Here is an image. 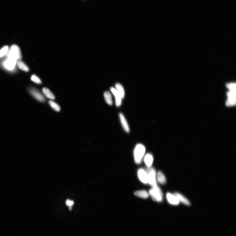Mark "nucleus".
Segmentation results:
<instances>
[{
	"mask_svg": "<svg viewBox=\"0 0 236 236\" xmlns=\"http://www.w3.org/2000/svg\"><path fill=\"white\" fill-rule=\"evenodd\" d=\"M134 194L139 197L146 199L148 197L149 194L145 190H141L135 192Z\"/></svg>",
	"mask_w": 236,
	"mask_h": 236,
	"instance_id": "15",
	"label": "nucleus"
},
{
	"mask_svg": "<svg viewBox=\"0 0 236 236\" xmlns=\"http://www.w3.org/2000/svg\"><path fill=\"white\" fill-rule=\"evenodd\" d=\"M174 194L176 197L180 202H181L183 204L188 205V206H189L190 205L189 201L182 194L178 193H176Z\"/></svg>",
	"mask_w": 236,
	"mask_h": 236,
	"instance_id": "12",
	"label": "nucleus"
},
{
	"mask_svg": "<svg viewBox=\"0 0 236 236\" xmlns=\"http://www.w3.org/2000/svg\"><path fill=\"white\" fill-rule=\"evenodd\" d=\"M156 178L157 182L160 184H165L166 182L165 176L161 171H159L157 172Z\"/></svg>",
	"mask_w": 236,
	"mask_h": 236,
	"instance_id": "13",
	"label": "nucleus"
},
{
	"mask_svg": "<svg viewBox=\"0 0 236 236\" xmlns=\"http://www.w3.org/2000/svg\"><path fill=\"white\" fill-rule=\"evenodd\" d=\"M42 91L44 94L45 95L46 97L52 100L55 99V97L53 94L48 89L46 88H44L42 89Z\"/></svg>",
	"mask_w": 236,
	"mask_h": 236,
	"instance_id": "17",
	"label": "nucleus"
},
{
	"mask_svg": "<svg viewBox=\"0 0 236 236\" xmlns=\"http://www.w3.org/2000/svg\"><path fill=\"white\" fill-rule=\"evenodd\" d=\"M153 161V157L152 155L150 154H146L144 158V162L146 166L148 167L151 166Z\"/></svg>",
	"mask_w": 236,
	"mask_h": 236,
	"instance_id": "14",
	"label": "nucleus"
},
{
	"mask_svg": "<svg viewBox=\"0 0 236 236\" xmlns=\"http://www.w3.org/2000/svg\"><path fill=\"white\" fill-rule=\"evenodd\" d=\"M49 104L50 106L51 107L54 109V110L56 111H60V107L59 105L56 103V102L50 100L49 101Z\"/></svg>",
	"mask_w": 236,
	"mask_h": 236,
	"instance_id": "20",
	"label": "nucleus"
},
{
	"mask_svg": "<svg viewBox=\"0 0 236 236\" xmlns=\"http://www.w3.org/2000/svg\"><path fill=\"white\" fill-rule=\"evenodd\" d=\"M119 116L122 126H123L124 130L127 132H129V128L127 122L124 115L121 113H119Z\"/></svg>",
	"mask_w": 236,
	"mask_h": 236,
	"instance_id": "11",
	"label": "nucleus"
},
{
	"mask_svg": "<svg viewBox=\"0 0 236 236\" xmlns=\"http://www.w3.org/2000/svg\"><path fill=\"white\" fill-rule=\"evenodd\" d=\"M115 86L117 90L121 95L122 99L125 96V91L123 86L119 84H116Z\"/></svg>",
	"mask_w": 236,
	"mask_h": 236,
	"instance_id": "19",
	"label": "nucleus"
},
{
	"mask_svg": "<svg viewBox=\"0 0 236 236\" xmlns=\"http://www.w3.org/2000/svg\"><path fill=\"white\" fill-rule=\"evenodd\" d=\"M66 204L67 206L69 207L70 209H71L72 207L74 205V202L73 201L70 200H67L66 202Z\"/></svg>",
	"mask_w": 236,
	"mask_h": 236,
	"instance_id": "24",
	"label": "nucleus"
},
{
	"mask_svg": "<svg viewBox=\"0 0 236 236\" xmlns=\"http://www.w3.org/2000/svg\"><path fill=\"white\" fill-rule=\"evenodd\" d=\"M29 92L30 94L38 101L41 102H44L45 101L44 97L37 89L33 88H30L29 89Z\"/></svg>",
	"mask_w": 236,
	"mask_h": 236,
	"instance_id": "6",
	"label": "nucleus"
},
{
	"mask_svg": "<svg viewBox=\"0 0 236 236\" xmlns=\"http://www.w3.org/2000/svg\"><path fill=\"white\" fill-rule=\"evenodd\" d=\"M145 171L147 174L148 183L152 188L157 186L156 172L154 168L148 167Z\"/></svg>",
	"mask_w": 236,
	"mask_h": 236,
	"instance_id": "3",
	"label": "nucleus"
},
{
	"mask_svg": "<svg viewBox=\"0 0 236 236\" xmlns=\"http://www.w3.org/2000/svg\"><path fill=\"white\" fill-rule=\"evenodd\" d=\"M31 80L32 82L36 84H40L42 83L41 81L38 77L35 75H32L31 78Z\"/></svg>",
	"mask_w": 236,
	"mask_h": 236,
	"instance_id": "21",
	"label": "nucleus"
},
{
	"mask_svg": "<svg viewBox=\"0 0 236 236\" xmlns=\"http://www.w3.org/2000/svg\"><path fill=\"white\" fill-rule=\"evenodd\" d=\"M235 84L233 83H230L227 85V86L231 91H235Z\"/></svg>",
	"mask_w": 236,
	"mask_h": 236,
	"instance_id": "23",
	"label": "nucleus"
},
{
	"mask_svg": "<svg viewBox=\"0 0 236 236\" xmlns=\"http://www.w3.org/2000/svg\"><path fill=\"white\" fill-rule=\"evenodd\" d=\"M228 99L226 105L228 106H233L235 104V91H230L228 93Z\"/></svg>",
	"mask_w": 236,
	"mask_h": 236,
	"instance_id": "7",
	"label": "nucleus"
},
{
	"mask_svg": "<svg viewBox=\"0 0 236 236\" xmlns=\"http://www.w3.org/2000/svg\"><path fill=\"white\" fill-rule=\"evenodd\" d=\"M104 96L105 100L107 103L110 105H112L113 101L112 97H111L110 93L108 91H106L104 93Z\"/></svg>",
	"mask_w": 236,
	"mask_h": 236,
	"instance_id": "18",
	"label": "nucleus"
},
{
	"mask_svg": "<svg viewBox=\"0 0 236 236\" xmlns=\"http://www.w3.org/2000/svg\"><path fill=\"white\" fill-rule=\"evenodd\" d=\"M8 57L14 59L17 61L21 60V52L20 49L18 46L16 45L12 46L10 51L8 52Z\"/></svg>",
	"mask_w": 236,
	"mask_h": 236,
	"instance_id": "4",
	"label": "nucleus"
},
{
	"mask_svg": "<svg viewBox=\"0 0 236 236\" xmlns=\"http://www.w3.org/2000/svg\"><path fill=\"white\" fill-rule=\"evenodd\" d=\"M8 50V47L7 46H6L0 50V58L5 55L7 53Z\"/></svg>",
	"mask_w": 236,
	"mask_h": 236,
	"instance_id": "22",
	"label": "nucleus"
},
{
	"mask_svg": "<svg viewBox=\"0 0 236 236\" xmlns=\"http://www.w3.org/2000/svg\"><path fill=\"white\" fill-rule=\"evenodd\" d=\"M16 64L19 68L23 71L28 72L29 71V68L25 63L21 60L17 61Z\"/></svg>",
	"mask_w": 236,
	"mask_h": 236,
	"instance_id": "16",
	"label": "nucleus"
},
{
	"mask_svg": "<svg viewBox=\"0 0 236 236\" xmlns=\"http://www.w3.org/2000/svg\"><path fill=\"white\" fill-rule=\"evenodd\" d=\"M149 194L152 200L157 202H161L163 200V194L160 188L157 186L149 190Z\"/></svg>",
	"mask_w": 236,
	"mask_h": 236,
	"instance_id": "2",
	"label": "nucleus"
},
{
	"mask_svg": "<svg viewBox=\"0 0 236 236\" xmlns=\"http://www.w3.org/2000/svg\"><path fill=\"white\" fill-rule=\"evenodd\" d=\"M111 90L115 97L116 106L118 107H119L121 104L122 98L121 95H120L117 89L113 87H111Z\"/></svg>",
	"mask_w": 236,
	"mask_h": 236,
	"instance_id": "10",
	"label": "nucleus"
},
{
	"mask_svg": "<svg viewBox=\"0 0 236 236\" xmlns=\"http://www.w3.org/2000/svg\"><path fill=\"white\" fill-rule=\"evenodd\" d=\"M145 148L141 144H137L134 150V159L135 162L137 164L141 163L145 152Z\"/></svg>",
	"mask_w": 236,
	"mask_h": 236,
	"instance_id": "1",
	"label": "nucleus"
},
{
	"mask_svg": "<svg viewBox=\"0 0 236 236\" xmlns=\"http://www.w3.org/2000/svg\"><path fill=\"white\" fill-rule=\"evenodd\" d=\"M139 178L142 182L145 184L148 183V175L145 170L141 169L138 172Z\"/></svg>",
	"mask_w": 236,
	"mask_h": 236,
	"instance_id": "8",
	"label": "nucleus"
},
{
	"mask_svg": "<svg viewBox=\"0 0 236 236\" xmlns=\"http://www.w3.org/2000/svg\"><path fill=\"white\" fill-rule=\"evenodd\" d=\"M17 61L9 57L8 58L3 62V66L4 68L9 71H13L16 66Z\"/></svg>",
	"mask_w": 236,
	"mask_h": 236,
	"instance_id": "5",
	"label": "nucleus"
},
{
	"mask_svg": "<svg viewBox=\"0 0 236 236\" xmlns=\"http://www.w3.org/2000/svg\"><path fill=\"white\" fill-rule=\"evenodd\" d=\"M166 197L168 202L170 204L177 205L180 204V202L174 194L168 193L167 194Z\"/></svg>",
	"mask_w": 236,
	"mask_h": 236,
	"instance_id": "9",
	"label": "nucleus"
}]
</instances>
